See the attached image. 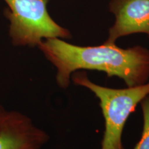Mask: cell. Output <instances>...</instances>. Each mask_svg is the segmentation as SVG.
Wrapping results in <instances>:
<instances>
[{
  "label": "cell",
  "instance_id": "277c9868",
  "mask_svg": "<svg viewBox=\"0 0 149 149\" xmlns=\"http://www.w3.org/2000/svg\"><path fill=\"white\" fill-rule=\"evenodd\" d=\"M48 140L29 117L0 105V149H42Z\"/></svg>",
  "mask_w": 149,
  "mask_h": 149
},
{
  "label": "cell",
  "instance_id": "3957f363",
  "mask_svg": "<svg viewBox=\"0 0 149 149\" xmlns=\"http://www.w3.org/2000/svg\"><path fill=\"white\" fill-rule=\"evenodd\" d=\"M9 6L6 12L10 20L9 34L13 45L38 46L50 38L69 39L71 34L48 14L49 0H4Z\"/></svg>",
  "mask_w": 149,
  "mask_h": 149
},
{
  "label": "cell",
  "instance_id": "7a4b0ae2",
  "mask_svg": "<svg viewBox=\"0 0 149 149\" xmlns=\"http://www.w3.org/2000/svg\"><path fill=\"white\" fill-rule=\"evenodd\" d=\"M71 79L75 85L93 92L100 100L105 126L101 149H126L122 143L124 126L130 115L149 94V81L136 86L113 88L93 82L86 72L77 71L72 74Z\"/></svg>",
  "mask_w": 149,
  "mask_h": 149
},
{
  "label": "cell",
  "instance_id": "5b68a950",
  "mask_svg": "<svg viewBox=\"0 0 149 149\" xmlns=\"http://www.w3.org/2000/svg\"><path fill=\"white\" fill-rule=\"evenodd\" d=\"M109 8L115 21L106 42L135 33L149 35V0H111Z\"/></svg>",
  "mask_w": 149,
  "mask_h": 149
},
{
  "label": "cell",
  "instance_id": "6da1fadb",
  "mask_svg": "<svg viewBox=\"0 0 149 149\" xmlns=\"http://www.w3.org/2000/svg\"><path fill=\"white\" fill-rule=\"evenodd\" d=\"M38 47L55 66L56 82L62 89L69 86L72 74L79 70L102 71L109 77L124 80L128 87L148 81L149 50L142 46L122 48L106 42L99 46H80L60 38H50Z\"/></svg>",
  "mask_w": 149,
  "mask_h": 149
},
{
  "label": "cell",
  "instance_id": "8992f818",
  "mask_svg": "<svg viewBox=\"0 0 149 149\" xmlns=\"http://www.w3.org/2000/svg\"><path fill=\"white\" fill-rule=\"evenodd\" d=\"M143 114V130L141 138L133 149H149V94L140 102Z\"/></svg>",
  "mask_w": 149,
  "mask_h": 149
}]
</instances>
